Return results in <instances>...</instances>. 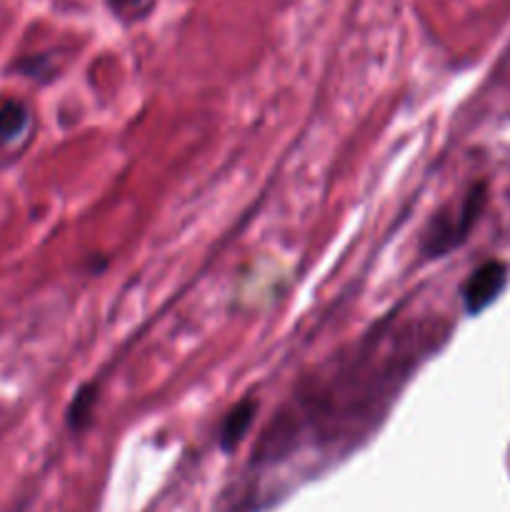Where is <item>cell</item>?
Wrapping results in <instances>:
<instances>
[{
    "label": "cell",
    "mask_w": 510,
    "mask_h": 512,
    "mask_svg": "<svg viewBox=\"0 0 510 512\" xmlns=\"http://www.w3.org/2000/svg\"><path fill=\"white\" fill-rule=\"evenodd\" d=\"M435 345L425 318H395L360 338L348 353H340L325 368L303 380L288 408L273 420L265 443L273 453L313 430L318 443L355 438L383 418Z\"/></svg>",
    "instance_id": "1"
},
{
    "label": "cell",
    "mask_w": 510,
    "mask_h": 512,
    "mask_svg": "<svg viewBox=\"0 0 510 512\" xmlns=\"http://www.w3.org/2000/svg\"><path fill=\"white\" fill-rule=\"evenodd\" d=\"M90 400H93V395H88L85 393V390H80L78 395H75V403H73V408H70V423L75 425V428H78L80 423H83L85 418H88V413H90Z\"/></svg>",
    "instance_id": "6"
},
{
    "label": "cell",
    "mask_w": 510,
    "mask_h": 512,
    "mask_svg": "<svg viewBox=\"0 0 510 512\" xmlns=\"http://www.w3.org/2000/svg\"><path fill=\"white\" fill-rule=\"evenodd\" d=\"M110 3H113L118 13H135V10L143 8L145 0H110Z\"/></svg>",
    "instance_id": "7"
},
{
    "label": "cell",
    "mask_w": 510,
    "mask_h": 512,
    "mask_svg": "<svg viewBox=\"0 0 510 512\" xmlns=\"http://www.w3.org/2000/svg\"><path fill=\"white\" fill-rule=\"evenodd\" d=\"M483 200V185H478V188H473L465 195V200L458 205V210L435 215L430 228L425 230L423 253L430 255V258H440V255H445L448 250H453L455 245L463 243V240L468 238L473 223L478 220Z\"/></svg>",
    "instance_id": "2"
},
{
    "label": "cell",
    "mask_w": 510,
    "mask_h": 512,
    "mask_svg": "<svg viewBox=\"0 0 510 512\" xmlns=\"http://www.w3.org/2000/svg\"><path fill=\"white\" fill-rule=\"evenodd\" d=\"M255 410H258V403H253V400H243L238 408L230 410L228 418L223 420V428H220V445L225 450H233L243 440V435L253 425Z\"/></svg>",
    "instance_id": "5"
},
{
    "label": "cell",
    "mask_w": 510,
    "mask_h": 512,
    "mask_svg": "<svg viewBox=\"0 0 510 512\" xmlns=\"http://www.w3.org/2000/svg\"><path fill=\"white\" fill-rule=\"evenodd\" d=\"M505 280H508V270H505L503 263L490 260V263L480 265L463 288V300L468 313H480L483 308H488L498 298L500 290L505 288Z\"/></svg>",
    "instance_id": "3"
},
{
    "label": "cell",
    "mask_w": 510,
    "mask_h": 512,
    "mask_svg": "<svg viewBox=\"0 0 510 512\" xmlns=\"http://www.w3.org/2000/svg\"><path fill=\"white\" fill-rule=\"evenodd\" d=\"M33 130L30 108L18 98H0V150H18Z\"/></svg>",
    "instance_id": "4"
}]
</instances>
